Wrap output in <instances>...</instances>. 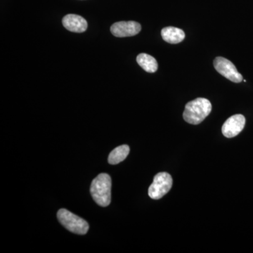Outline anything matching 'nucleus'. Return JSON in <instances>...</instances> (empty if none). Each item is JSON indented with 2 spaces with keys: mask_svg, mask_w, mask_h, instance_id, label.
<instances>
[{
  "mask_svg": "<svg viewBox=\"0 0 253 253\" xmlns=\"http://www.w3.org/2000/svg\"><path fill=\"white\" fill-rule=\"evenodd\" d=\"M211 111L212 104L209 100L197 98L186 104L183 118L189 124L199 125L209 116Z\"/></svg>",
  "mask_w": 253,
  "mask_h": 253,
  "instance_id": "nucleus-1",
  "label": "nucleus"
},
{
  "mask_svg": "<svg viewBox=\"0 0 253 253\" xmlns=\"http://www.w3.org/2000/svg\"><path fill=\"white\" fill-rule=\"evenodd\" d=\"M90 194L95 202L101 207H107L111 201V178L106 173H101L92 181Z\"/></svg>",
  "mask_w": 253,
  "mask_h": 253,
  "instance_id": "nucleus-2",
  "label": "nucleus"
},
{
  "mask_svg": "<svg viewBox=\"0 0 253 253\" xmlns=\"http://www.w3.org/2000/svg\"><path fill=\"white\" fill-rule=\"evenodd\" d=\"M57 217L59 222L66 229L74 234L84 235L89 231V224L84 219L67 210H59L57 212Z\"/></svg>",
  "mask_w": 253,
  "mask_h": 253,
  "instance_id": "nucleus-3",
  "label": "nucleus"
},
{
  "mask_svg": "<svg viewBox=\"0 0 253 253\" xmlns=\"http://www.w3.org/2000/svg\"><path fill=\"white\" fill-rule=\"evenodd\" d=\"M172 186V178L167 172H160L154 176V181L149 189L151 199L158 200L169 192Z\"/></svg>",
  "mask_w": 253,
  "mask_h": 253,
  "instance_id": "nucleus-4",
  "label": "nucleus"
},
{
  "mask_svg": "<svg viewBox=\"0 0 253 253\" xmlns=\"http://www.w3.org/2000/svg\"><path fill=\"white\" fill-rule=\"evenodd\" d=\"M214 67L221 76L233 83H239L243 81V76L236 69L234 63L224 57L215 58L214 60Z\"/></svg>",
  "mask_w": 253,
  "mask_h": 253,
  "instance_id": "nucleus-5",
  "label": "nucleus"
},
{
  "mask_svg": "<svg viewBox=\"0 0 253 253\" xmlns=\"http://www.w3.org/2000/svg\"><path fill=\"white\" fill-rule=\"evenodd\" d=\"M245 125L246 118L243 115H234L226 120L221 127V131L226 138H233L241 132Z\"/></svg>",
  "mask_w": 253,
  "mask_h": 253,
  "instance_id": "nucleus-6",
  "label": "nucleus"
},
{
  "mask_svg": "<svg viewBox=\"0 0 253 253\" xmlns=\"http://www.w3.org/2000/svg\"><path fill=\"white\" fill-rule=\"evenodd\" d=\"M141 30V25L135 21H121L115 23L111 27V33L118 38L136 36Z\"/></svg>",
  "mask_w": 253,
  "mask_h": 253,
  "instance_id": "nucleus-7",
  "label": "nucleus"
},
{
  "mask_svg": "<svg viewBox=\"0 0 253 253\" xmlns=\"http://www.w3.org/2000/svg\"><path fill=\"white\" fill-rule=\"evenodd\" d=\"M62 23L66 29L73 33H83L88 27L86 20L79 15H66L63 17Z\"/></svg>",
  "mask_w": 253,
  "mask_h": 253,
  "instance_id": "nucleus-8",
  "label": "nucleus"
},
{
  "mask_svg": "<svg viewBox=\"0 0 253 253\" xmlns=\"http://www.w3.org/2000/svg\"><path fill=\"white\" fill-rule=\"evenodd\" d=\"M161 36L163 41L169 44H178L185 38V33L182 30L172 26L163 28Z\"/></svg>",
  "mask_w": 253,
  "mask_h": 253,
  "instance_id": "nucleus-9",
  "label": "nucleus"
},
{
  "mask_svg": "<svg viewBox=\"0 0 253 253\" xmlns=\"http://www.w3.org/2000/svg\"><path fill=\"white\" fill-rule=\"evenodd\" d=\"M136 61L146 72L154 73L157 71L158 67L157 61L151 55L145 54V53L139 54L136 57Z\"/></svg>",
  "mask_w": 253,
  "mask_h": 253,
  "instance_id": "nucleus-10",
  "label": "nucleus"
},
{
  "mask_svg": "<svg viewBox=\"0 0 253 253\" xmlns=\"http://www.w3.org/2000/svg\"><path fill=\"white\" fill-rule=\"evenodd\" d=\"M129 153V147L127 145H122L113 149L109 154L108 161L109 164L117 165L123 162Z\"/></svg>",
  "mask_w": 253,
  "mask_h": 253,
  "instance_id": "nucleus-11",
  "label": "nucleus"
}]
</instances>
